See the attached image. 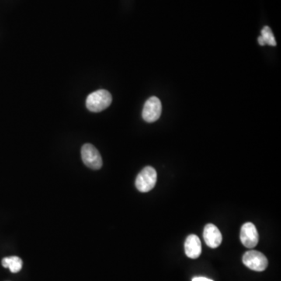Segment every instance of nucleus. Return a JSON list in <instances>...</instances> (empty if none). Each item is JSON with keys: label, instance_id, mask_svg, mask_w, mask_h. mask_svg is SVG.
Returning <instances> with one entry per match:
<instances>
[{"label": "nucleus", "instance_id": "obj_1", "mask_svg": "<svg viewBox=\"0 0 281 281\" xmlns=\"http://www.w3.org/2000/svg\"><path fill=\"white\" fill-rule=\"evenodd\" d=\"M112 95L106 90L100 89L90 94L86 99V107L93 112L105 110L112 103Z\"/></svg>", "mask_w": 281, "mask_h": 281}, {"label": "nucleus", "instance_id": "obj_2", "mask_svg": "<svg viewBox=\"0 0 281 281\" xmlns=\"http://www.w3.org/2000/svg\"><path fill=\"white\" fill-rule=\"evenodd\" d=\"M157 181V173L153 167H146L139 173L135 185L139 192H149L154 188Z\"/></svg>", "mask_w": 281, "mask_h": 281}, {"label": "nucleus", "instance_id": "obj_3", "mask_svg": "<svg viewBox=\"0 0 281 281\" xmlns=\"http://www.w3.org/2000/svg\"><path fill=\"white\" fill-rule=\"evenodd\" d=\"M243 263L251 270L262 272L265 270L268 266V260L266 257L255 250L246 251L243 255Z\"/></svg>", "mask_w": 281, "mask_h": 281}, {"label": "nucleus", "instance_id": "obj_4", "mask_svg": "<svg viewBox=\"0 0 281 281\" xmlns=\"http://www.w3.org/2000/svg\"><path fill=\"white\" fill-rule=\"evenodd\" d=\"M81 159L87 167L92 170H99L102 166V159L96 148L91 144H85L81 148Z\"/></svg>", "mask_w": 281, "mask_h": 281}, {"label": "nucleus", "instance_id": "obj_5", "mask_svg": "<svg viewBox=\"0 0 281 281\" xmlns=\"http://www.w3.org/2000/svg\"><path fill=\"white\" fill-rule=\"evenodd\" d=\"M162 104L157 97L153 96L146 101L143 110V117L145 121L153 123L161 116Z\"/></svg>", "mask_w": 281, "mask_h": 281}, {"label": "nucleus", "instance_id": "obj_6", "mask_svg": "<svg viewBox=\"0 0 281 281\" xmlns=\"http://www.w3.org/2000/svg\"><path fill=\"white\" fill-rule=\"evenodd\" d=\"M258 234L256 227L252 223H246L243 225L240 233L241 243L246 248H255L258 242Z\"/></svg>", "mask_w": 281, "mask_h": 281}, {"label": "nucleus", "instance_id": "obj_7", "mask_svg": "<svg viewBox=\"0 0 281 281\" xmlns=\"http://www.w3.org/2000/svg\"><path fill=\"white\" fill-rule=\"evenodd\" d=\"M204 240L211 248H216L223 241L221 233L216 225L209 223L206 225L203 231Z\"/></svg>", "mask_w": 281, "mask_h": 281}, {"label": "nucleus", "instance_id": "obj_8", "mask_svg": "<svg viewBox=\"0 0 281 281\" xmlns=\"http://www.w3.org/2000/svg\"><path fill=\"white\" fill-rule=\"evenodd\" d=\"M185 251L190 258H198L202 254V243L200 239L195 234H191L187 237L185 242Z\"/></svg>", "mask_w": 281, "mask_h": 281}, {"label": "nucleus", "instance_id": "obj_9", "mask_svg": "<svg viewBox=\"0 0 281 281\" xmlns=\"http://www.w3.org/2000/svg\"><path fill=\"white\" fill-rule=\"evenodd\" d=\"M2 265L5 268H9L11 272L16 273L22 269L23 262L18 256L7 257L2 260Z\"/></svg>", "mask_w": 281, "mask_h": 281}, {"label": "nucleus", "instance_id": "obj_10", "mask_svg": "<svg viewBox=\"0 0 281 281\" xmlns=\"http://www.w3.org/2000/svg\"><path fill=\"white\" fill-rule=\"evenodd\" d=\"M261 36L263 39L265 45L268 44L269 46H276V39L274 38L273 34H272L271 28L268 26L263 27L261 32Z\"/></svg>", "mask_w": 281, "mask_h": 281}, {"label": "nucleus", "instance_id": "obj_11", "mask_svg": "<svg viewBox=\"0 0 281 281\" xmlns=\"http://www.w3.org/2000/svg\"><path fill=\"white\" fill-rule=\"evenodd\" d=\"M192 281H213V279L209 278L204 277V276H195L192 279Z\"/></svg>", "mask_w": 281, "mask_h": 281}, {"label": "nucleus", "instance_id": "obj_12", "mask_svg": "<svg viewBox=\"0 0 281 281\" xmlns=\"http://www.w3.org/2000/svg\"><path fill=\"white\" fill-rule=\"evenodd\" d=\"M258 44L260 45V46H265V42H264L263 39H262V36H259V37L258 38Z\"/></svg>", "mask_w": 281, "mask_h": 281}]
</instances>
